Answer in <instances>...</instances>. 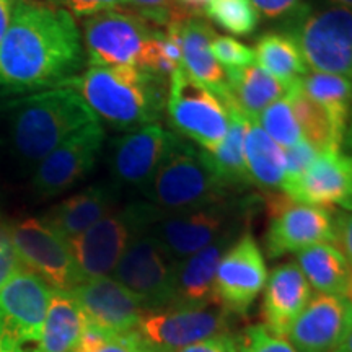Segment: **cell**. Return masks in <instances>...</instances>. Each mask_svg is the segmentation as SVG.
<instances>
[{
  "label": "cell",
  "mask_w": 352,
  "mask_h": 352,
  "mask_svg": "<svg viewBox=\"0 0 352 352\" xmlns=\"http://www.w3.org/2000/svg\"><path fill=\"white\" fill-rule=\"evenodd\" d=\"M85 64L82 38L64 8L19 0L0 43V95L64 87Z\"/></svg>",
  "instance_id": "obj_1"
},
{
  "label": "cell",
  "mask_w": 352,
  "mask_h": 352,
  "mask_svg": "<svg viewBox=\"0 0 352 352\" xmlns=\"http://www.w3.org/2000/svg\"><path fill=\"white\" fill-rule=\"evenodd\" d=\"M6 144L23 165H38L70 135L98 121L82 96L67 87L0 104Z\"/></svg>",
  "instance_id": "obj_2"
},
{
  "label": "cell",
  "mask_w": 352,
  "mask_h": 352,
  "mask_svg": "<svg viewBox=\"0 0 352 352\" xmlns=\"http://www.w3.org/2000/svg\"><path fill=\"white\" fill-rule=\"evenodd\" d=\"M64 87L76 90L96 118L127 132L157 124L168 98V78L135 65L90 67Z\"/></svg>",
  "instance_id": "obj_3"
},
{
  "label": "cell",
  "mask_w": 352,
  "mask_h": 352,
  "mask_svg": "<svg viewBox=\"0 0 352 352\" xmlns=\"http://www.w3.org/2000/svg\"><path fill=\"white\" fill-rule=\"evenodd\" d=\"M142 192L165 212L199 209L241 196L219 178L208 152L171 131L165 132L160 162Z\"/></svg>",
  "instance_id": "obj_4"
},
{
  "label": "cell",
  "mask_w": 352,
  "mask_h": 352,
  "mask_svg": "<svg viewBox=\"0 0 352 352\" xmlns=\"http://www.w3.org/2000/svg\"><path fill=\"white\" fill-rule=\"evenodd\" d=\"M259 204H263L261 196L241 195L199 209L182 212L164 210L147 233L158 241L171 261L179 263L227 232L248 228Z\"/></svg>",
  "instance_id": "obj_5"
},
{
  "label": "cell",
  "mask_w": 352,
  "mask_h": 352,
  "mask_svg": "<svg viewBox=\"0 0 352 352\" xmlns=\"http://www.w3.org/2000/svg\"><path fill=\"white\" fill-rule=\"evenodd\" d=\"M285 34L296 41L307 67L352 80V10L300 6L285 20Z\"/></svg>",
  "instance_id": "obj_6"
},
{
  "label": "cell",
  "mask_w": 352,
  "mask_h": 352,
  "mask_svg": "<svg viewBox=\"0 0 352 352\" xmlns=\"http://www.w3.org/2000/svg\"><path fill=\"white\" fill-rule=\"evenodd\" d=\"M233 315L220 305L145 311L132 331L116 338L131 352H178L230 331Z\"/></svg>",
  "instance_id": "obj_7"
},
{
  "label": "cell",
  "mask_w": 352,
  "mask_h": 352,
  "mask_svg": "<svg viewBox=\"0 0 352 352\" xmlns=\"http://www.w3.org/2000/svg\"><path fill=\"white\" fill-rule=\"evenodd\" d=\"M162 212L148 201L132 202L70 240V252L82 280L113 274L131 240L147 232Z\"/></svg>",
  "instance_id": "obj_8"
},
{
  "label": "cell",
  "mask_w": 352,
  "mask_h": 352,
  "mask_svg": "<svg viewBox=\"0 0 352 352\" xmlns=\"http://www.w3.org/2000/svg\"><path fill=\"white\" fill-rule=\"evenodd\" d=\"M51 292L26 267L0 287V352H38Z\"/></svg>",
  "instance_id": "obj_9"
},
{
  "label": "cell",
  "mask_w": 352,
  "mask_h": 352,
  "mask_svg": "<svg viewBox=\"0 0 352 352\" xmlns=\"http://www.w3.org/2000/svg\"><path fill=\"white\" fill-rule=\"evenodd\" d=\"M168 122L182 138L214 152L226 138L228 113L222 100L178 67L168 80Z\"/></svg>",
  "instance_id": "obj_10"
},
{
  "label": "cell",
  "mask_w": 352,
  "mask_h": 352,
  "mask_svg": "<svg viewBox=\"0 0 352 352\" xmlns=\"http://www.w3.org/2000/svg\"><path fill=\"white\" fill-rule=\"evenodd\" d=\"M263 204L270 219L264 241L271 259L298 253L308 246L334 245L336 241L334 214L328 208L302 204L280 191L264 192Z\"/></svg>",
  "instance_id": "obj_11"
},
{
  "label": "cell",
  "mask_w": 352,
  "mask_h": 352,
  "mask_svg": "<svg viewBox=\"0 0 352 352\" xmlns=\"http://www.w3.org/2000/svg\"><path fill=\"white\" fill-rule=\"evenodd\" d=\"M158 26L127 8L88 16L83 21V44L91 67H138L144 50Z\"/></svg>",
  "instance_id": "obj_12"
},
{
  "label": "cell",
  "mask_w": 352,
  "mask_h": 352,
  "mask_svg": "<svg viewBox=\"0 0 352 352\" xmlns=\"http://www.w3.org/2000/svg\"><path fill=\"white\" fill-rule=\"evenodd\" d=\"M175 264L158 241L144 232L131 240L113 274L139 298L145 311L164 310L173 303Z\"/></svg>",
  "instance_id": "obj_13"
},
{
  "label": "cell",
  "mask_w": 352,
  "mask_h": 352,
  "mask_svg": "<svg viewBox=\"0 0 352 352\" xmlns=\"http://www.w3.org/2000/svg\"><path fill=\"white\" fill-rule=\"evenodd\" d=\"M8 233L26 270L38 274L56 290H72L82 283L69 241L39 219H23L12 223Z\"/></svg>",
  "instance_id": "obj_14"
},
{
  "label": "cell",
  "mask_w": 352,
  "mask_h": 352,
  "mask_svg": "<svg viewBox=\"0 0 352 352\" xmlns=\"http://www.w3.org/2000/svg\"><path fill=\"white\" fill-rule=\"evenodd\" d=\"M266 280L264 254L252 232L246 230L220 259L214 280L215 302L233 316H246Z\"/></svg>",
  "instance_id": "obj_15"
},
{
  "label": "cell",
  "mask_w": 352,
  "mask_h": 352,
  "mask_svg": "<svg viewBox=\"0 0 352 352\" xmlns=\"http://www.w3.org/2000/svg\"><path fill=\"white\" fill-rule=\"evenodd\" d=\"M104 142L100 121L91 122L39 162L33 175L34 192L52 197L67 191L95 168Z\"/></svg>",
  "instance_id": "obj_16"
},
{
  "label": "cell",
  "mask_w": 352,
  "mask_h": 352,
  "mask_svg": "<svg viewBox=\"0 0 352 352\" xmlns=\"http://www.w3.org/2000/svg\"><path fill=\"white\" fill-rule=\"evenodd\" d=\"M87 324L111 338H120L138 327L145 314L142 303L113 277L82 280L69 290Z\"/></svg>",
  "instance_id": "obj_17"
},
{
  "label": "cell",
  "mask_w": 352,
  "mask_h": 352,
  "mask_svg": "<svg viewBox=\"0 0 352 352\" xmlns=\"http://www.w3.org/2000/svg\"><path fill=\"white\" fill-rule=\"evenodd\" d=\"M351 333L352 303L342 296L318 294L285 338L297 352H334Z\"/></svg>",
  "instance_id": "obj_18"
},
{
  "label": "cell",
  "mask_w": 352,
  "mask_h": 352,
  "mask_svg": "<svg viewBox=\"0 0 352 352\" xmlns=\"http://www.w3.org/2000/svg\"><path fill=\"white\" fill-rule=\"evenodd\" d=\"M165 129L151 124L114 139L109 148V170L118 186L142 189L155 173L165 144Z\"/></svg>",
  "instance_id": "obj_19"
},
{
  "label": "cell",
  "mask_w": 352,
  "mask_h": 352,
  "mask_svg": "<svg viewBox=\"0 0 352 352\" xmlns=\"http://www.w3.org/2000/svg\"><path fill=\"white\" fill-rule=\"evenodd\" d=\"M248 228H235L227 232L212 243L183 261L175 264L173 303L171 307H209L217 305L214 294V280L219 263L227 250ZM170 307V308H171Z\"/></svg>",
  "instance_id": "obj_20"
},
{
  "label": "cell",
  "mask_w": 352,
  "mask_h": 352,
  "mask_svg": "<svg viewBox=\"0 0 352 352\" xmlns=\"http://www.w3.org/2000/svg\"><path fill=\"white\" fill-rule=\"evenodd\" d=\"M310 300L311 287L297 263L279 264L264 285V328L274 336L285 338Z\"/></svg>",
  "instance_id": "obj_21"
},
{
  "label": "cell",
  "mask_w": 352,
  "mask_h": 352,
  "mask_svg": "<svg viewBox=\"0 0 352 352\" xmlns=\"http://www.w3.org/2000/svg\"><path fill=\"white\" fill-rule=\"evenodd\" d=\"M285 196L318 208L341 206L352 196V157L342 151L320 153L300 182Z\"/></svg>",
  "instance_id": "obj_22"
},
{
  "label": "cell",
  "mask_w": 352,
  "mask_h": 352,
  "mask_svg": "<svg viewBox=\"0 0 352 352\" xmlns=\"http://www.w3.org/2000/svg\"><path fill=\"white\" fill-rule=\"evenodd\" d=\"M118 199H120L118 184H91L47 210L41 220L56 233H59L65 241H70L116 210Z\"/></svg>",
  "instance_id": "obj_23"
},
{
  "label": "cell",
  "mask_w": 352,
  "mask_h": 352,
  "mask_svg": "<svg viewBox=\"0 0 352 352\" xmlns=\"http://www.w3.org/2000/svg\"><path fill=\"white\" fill-rule=\"evenodd\" d=\"M215 36L209 21L199 15H186L182 20L183 69L220 98L227 91V77L210 47Z\"/></svg>",
  "instance_id": "obj_24"
},
{
  "label": "cell",
  "mask_w": 352,
  "mask_h": 352,
  "mask_svg": "<svg viewBox=\"0 0 352 352\" xmlns=\"http://www.w3.org/2000/svg\"><path fill=\"white\" fill-rule=\"evenodd\" d=\"M227 91L220 96L222 103H232L250 120H258V116L274 101L284 98L289 88L277 78L270 76L252 64L248 67L227 70Z\"/></svg>",
  "instance_id": "obj_25"
},
{
  "label": "cell",
  "mask_w": 352,
  "mask_h": 352,
  "mask_svg": "<svg viewBox=\"0 0 352 352\" xmlns=\"http://www.w3.org/2000/svg\"><path fill=\"white\" fill-rule=\"evenodd\" d=\"M228 113V129L226 138L214 152H208L210 165L220 179L239 195H246L253 186L245 160V134L248 120L232 103H223Z\"/></svg>",
  "instance_id": "obj_26"
},
{
  "label": "cell",
  "mask_w": 352,
  "mask_h": 352,
  "mask_svg": "<svg viewBox=\"0 0 352 352\" xmlns=\"http://www.w3.org/2000/svg\"><path fill=\"white\" fill-rule=\"evenodd\" d=\"M245 160L253 186L264 192L280 189L285 173V155L264 132L258 120H248L245 134Z\"/></svg>",
  "instance_id": "obj_27"
},
{
  "label": "cell",
  "mask_w": 352,
  "mask_h": 352,
  "mask_svg": "<svg viewBox=\"0 0 352 352\" xmlns=\"http://www.w3.org/2000/svg\"><path fill=\"white\" fill-rule=\"evenodd\" d=\"M296 263L316 292L344 297L352 267L336 245L308 246L296 253Z\"/></svg>",
  "instance_id": "obj_28"
},
{
  "label": "cell",
  "mask_w": 352,
  "mask_h": 352,
  "mask_svg": "<svg viewBox=\"0 0 352 352\" xmlns=\"http://www.w3.org/2000/svg\"><path fill=\"white\" fill-rule=\"evenodd\" d=\"M83 328L85 318L72 296L52 289L38 352H72Z\"/></svg>",
  "instance_id": "obj_29"
},
{
  "label": "cell",
  "mask_w": 352,
  "mask_h": 352,
  "mask_svg": "<svg viewBox=\"0 0 352 352\" xmlns=\"http://www.w3.org/2000/svg\"><path fill=\"white\" fill-rule=\"evenodd\" d=\"M254 64L264 72L292 88L308 74V67L298 46L289 34L264 33L254 46Z\"/></svg>",
  "instance_id": "obj_30"
},
{
  "label": "cell",
  "mask_w": 352,
  "mask_h": 352,
  "mask_svg": "<svg viewBox=\"0 0 352 352\" xmlns=\"http://www.w3.org/2000/svg\"><path fill=\"white\" fill-rule=\"evenodd\" d=\"M300 87L308 98L318 103L328 113L334 129L344 140L347 121L352 107V80L336 74L308 72Z\"/></svg>",
  "instance_id": "obj_31"
},
{
  "label": "cell",
  "mask_w": 352,
  "mask_h": 352,
  "mask_svg": "<svg viewBox=\"0 0 352 352\" xmlns=\"http://www.w3.org/2000/svg\"><path fill=\"white\" fill-rule=\"evenodd\" d=\"M300 82L290 88L287 96L300 126L303 139L314 145L318 153L341 151L342 138L334 129L328 113L303 94Z\"/></svg>",
  "instance_id": "obj_32"
},
{
  "label": "cell",
  "mask_w": 352,
  "mask_h": 352,
  "mask_svg": "<svg viewBox=\"0 0 352 352\" xmlns=\"http://www.w3.org/2000/svg\"><path fill=\"white\" fill-rule=\"evenodd\" d=\"M204 13L210 21L235 36H250L259 23L256 8L250 0H209Z\"/></svg>",
  "instance_id": "obj_33"
},
{
  "label": "cell",
  "mask_w": 352,
  "mask_h": 352,
  "mask_svg": "<svg viewBox=\"0 0 352 352\" xmlns=\"http://www.w3.org/2000/svg\"><path fill=\"white\" fill-rule=\"evenodd\" d=\"M258 122L264 132L280 147L290 148L303 139L287 95L264 109L258 116Z\"/></svg>",
  "instance_id": "obj_34"
},
{
  "label": "cell",
  "mask_w": 352,
  "mask_h": 352,
  "mask_svg": "<svg viewBox=\"0 0 352 352\" xmlns=\"http://www.w3.org/2000/svg\"><path fill=\"white\" fill-rule=\"evenodd\" d=\"M285 155V173H284V182L280 186V192H289L296 184L303 178V175L307 173L308 168L314 165L316 157L320 155L316 152V148L310 142H307L305 139H302L300 142L289 148Z\"/></svg>",
  "instance_id": "obj_35"
},
{
  "label": "cell",
  "mask_w": 352,
  "mask_h": 352,
  "mask_svg": "<svg viewBox=\"0 0 352 352\" xmlns=\"http://www.w3.org/2000/svg\"><path fill=\"white\" fill-rule=\"evenodd\" d=\"M239 352H297L285 338L274 336L264 324H253L239 334Z\"/></svg>",
  "instance_id": "obj_36"
},
{
  "label": "cell",
  "mask_w": 352,
  "mask_h": 352,
  "mask_svg": "<svg viewBox=\"0 0 352 352\" xmlns=\"http://www.w3.org/2000/svg\"><path fill=\"white\" fill-rule=\"evenodd\" d=\"M210 47L217 63L226 65L227 70L243 69L254 64V52L246 44L236 41L235 38L217 34Z\"/></svg>",
  "instance_id": "obj_37"
},
{
  "label": "cell",
  "mask_w": 352,
  "mask_h": 352,
  "mask_svg": "<svg viewBox=\"0 0 352 352\" xmlns=\"http://www.w3.org/2000/svg\"><path fill=\"white\" fill-rule=\"evenodd\" d=\"M129 7L132 12L158 28L168 25L176 13L182 10L176 0H129Z\"/></svg>",
  "instance_id": "obj_38"
},
{
  "label": "cell",
  "mask_w": 352,
  "mask_h": 352,
  "mask_svg": "<svg viewBox=\"0 0 352 352\" xmlns=\"http://www.w3.org/2000/svg\"><path fill=\"white\" fill-rule=\"evenodd\" d=\"M23 267L19 254L13 248L8 227L0 226V287L7 283L16 271Z\"/></svg>",
  "instance_id": "obj_39"
},
{
  "label": "cell",
  "mask_w": 352,
  "mask_h": 352,
  "mask_svg": "<svg viewBox=\"0 0 352 352\" xmlns=\"http://www.w3.org/2000/svg\"><path fill=\"white\" fill-rule=\"evenodd\" d=\"M69 13L76 16H94L109 10H121L129 7V0H64Z\"/></svg>",
  "instance_id": "obj_40"
},
{
  "label": "cell",
  "mask_w": 352,
  "mask_h": 352,
  "mask_svg": "<svg viewBox=\"0 0 352 352\" xmlns=\"http://www.w3.org/2000/svg\"><path fill=\"white\" fill-rule=\"evenodd\" d=\"M334 245L340 246V252L352 266V210L334 212Z\"/></svg>",
  "instance_id": "obj_41"
},
{
  "label": "cell",
  "mask_w": 352,
  "mask_h": 352,
  "mask_svg": "<svg viewBox=\"0 0 352 352\" xmlns=\"http://www.w3.org/2000/svg\"><path fill=\"white\" fill-rule=\"evenodd\" d=\"M178 352H239V334L232 331L217 334L209 340L183 347Z\"/></svg>",
  "instance_id": "obj_42"
},
{
  "label": "cell",
  "mask_w": 352,
  "mask_h": 352,
  "mask_svg": "<svg viewBox=\"0 0 352 352\" xmlns=\"http://www.w3.org/2000/svg\"><path fill=\"white\" fill-rule=\"evenodd\" d=\"M256 12L263 13L266 19L276 20L289 16L300 7V0H250Z\"/></svg>",
  "instance_id": "obj_43"
},
{
  "label": "cell",
  "mask_w": 352,
  "mask_h": 352,
  "mask_svg": "<svg viewBox=\"0 0 352 352\" xmlns=\"http://www.w3.org/2000/svg\"><path fill=\"white\" fill-rule=\"evenodd\" d=\"M12 2L13 0H0V43L3 41L8 26H10Z\"/></svg>",
  "instance_id": "obj_44"
},
{
  "label": "cell",
  "mask_w": 352,
  "mask_h": 352,
  "mask_svg": "<svg viewBox=\"0 0 352 352\" xmlns=\"http://www.w3.org/2000/svg\"><path fill=\"white\" fill-rule=\"evenodd\" d=\"M209 0H176L178 7L188 13V15H199L204 13V8Z\"/></svg>",
  "instance_id": "obj_45"
},
{
  "label": "cell",
  "mask_w": 352,
  "mask_h": 352,
  "mask_svg": "<svg viewBox=\"0 0 352 352\" xmlns=\"http://www.w3.org/2000/svg\"><path fill=\"white\" fill-rule=\"evenodd\" d=\"M342 152L346 155L352 157V107H351V114H349V121H347V127H346V134H344V140H342Z\"/></svg>",
  "instance_id": "obj_46"
},
{
  "label": "cell",
  "mask_w": 352,
  "mask_h": 352,
  "mask_svg": "<svg viewBox=\"0 0 352 352\" xmlns=\"http://www.w3.org/2000/svg\"><path fill=\"white\" fill-rule=\"evenodd\" d=\"M90 352H131L127 347L122 344L121 341H118L116 338H113L111 341L108 342V344L101 346L100 349H95V351H90Z\"/></svg>",
  "instance_id": "obj_47"
},
{
  "label": "cell",
  "mask_w": 352,
  "mask_h": 352,
  "mask_svg": "<svg viewBox=\"0 0 352 352\" xmlns=\"http://www.w3.org/2000/svg\"><path fill=\"white\" fill-rule=\"evenodd\" d=\"M334 352H352V333L346 338L344 342H342V344L338 347Z\"/></svg>",
  "instance_id": "obj_48"
},
{
  "label": "cell",
  "mask_w": 352,
  "mask_h": 352,
  "mask_svg": "<svg viewBox=\"0 0 352 352\" xmlns=\"http://www.w3.org/2000/svg\"><path fill=\"white\" fill-rule=\"evenodd\" d=\"M327 2H329L334 7H344L352 10V0H327Z\"/></svg>",
  "instance_id": "obj_49"
},
{
  "label": "cell",
  "mask_w": 352,
  "mask_h": 352,
  "mask_svg": "<svg viewBox=\"0 0 352 352\" xmlns=\"http://www.w3.org/2000/svg\"><path fill=\"white\" fill-rule=\"evenodd\" d=\"M344 297L347 298L352 303V270H351V276H349V280H347V287H346V292H344Z\"/></svg>",
  "instance_id": "obj_50"
},
{
  "label": "cell",
  "mask_w": 352,
  "mask_h": 352,
  "mask_svg": "<svg viewBox=\"0 0 352 352\" xmlns=\"http://www.w3.org/2000/svg\"><path fill=\"white\" fill-rule=\"evenodd\" d=\"M342 208H344L346 210H352V196L349 197V199H347V201H344V202H342Z\"/></svg>",
  "instance_id": "obj_51"
}]
</instances>
